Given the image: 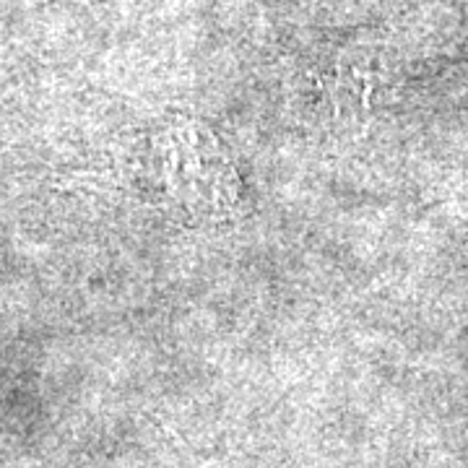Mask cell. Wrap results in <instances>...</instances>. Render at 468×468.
Masks as SVG:
<instances>
[{
	"mask_svg": "<svg viewBox=\"0 0 468 468\" xmlns=\"http://www.w3.org/2000/svg\"><path fill=\"white\" fill-rule=\"evenodd\" d=\"M156 187L187 217L218 221L239 203V177L232 159L201 122L177 120L154 138Z\"/></svg>",
	"mask_w": 468,
	"mask_h": 468,
	"instance_id": "1",
	"label": "cell"
}]
</instances>
